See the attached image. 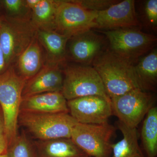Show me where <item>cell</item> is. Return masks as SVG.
Segmentation results:
<instances>
[{
  "label": "cell",
  "mask_w": 157,
  "mask_h": 157,
  "mask_svg": "<svg viewBox=\"0 0 157 157\" xmlns=\"http://www.w3.org/2000/svg\"><path fill=\"white\" fill-rule=\"evenodd\" d=\"M113 113L119 121L131 128H137L153 107L155 97L151 93L135 89L110 99Z\"/></svg>",
  "instance_id": "8"
},
{
  "label": "cell",
  "mask_w": 157,
  "mask_h": 157,
  "mask_svg": "<svg viewBox=\"0 0 157 157\" xmlns=\"http://www.w3.org/2000/svg\"><path fill=\"white\" fill-rule=\"evenodd\" d=\"M8 146L9 144L6 136L2 112L0 108V155L6 154Z\"/></svg>",
  "instance_id": "26"
},
{
  "label": "cell",
  "mask_w": 157,
  "mask_h": 157,
  "mask_svg": "<svg viewBox=\"0 0 157 157\" xmlns=\"http://www.w3.org/2000/svg\"><path fill=\"white\" fill-rule=\"evenodd\" d=\"M92 65L110 99L140 89L134 74V64L110 51H105Z\"/></svg>",
  "instance_id": "1"
},
{
  "label": "cell",
  "mask_w": 157,
  "mask_h": 157,
  "mask_svg": "<svg viewBox=\"0 0 157 157\" xmlns=\"http://www.w3.org/2000/svg\"><path fill=\"white\" fill-rule=\"evenodd\" d=\"M37 30L28 17H12L2 21L0 45L9 67L36 37Z\"/></svg>",
  "instance_id": "5"
},
{
  "label": "cell",
  "mask_w": 157,
  "mask_h": 157,
  "mask_svg": "<svg viewBox=\"0 0 157 157\" xmlns=\"http://www.w3.org/2000/svg\"><path fill=\"white\" fill-rule=\"evenodd\" d=\"M115 128L108 122L100 124L77 123L70 138L90 157H110L112 153L111 139Z\"/></svg>",
  "instance_id": "7"
},
{
  "label": "cell",
  "mask_w": 157,
  "mask_h": 157,
  "mask_svg": "<svg viewBox=\"0 0 157 157\" xmlns=\"http://www.w3.org/2000/svg\"><path fill=\"white\" fill-rule=\"evenodd\" d=\"M41 47L36 37L17 58V73L26 81L33 77L44 66Z\"/></svg>",
  "instance_id": "17"
},
{
  "label": "cell",
  "mask_w": 157,
  "mask_h": 157,
  "mask_svg": "<svg viewBox=\"0 0 157 157\" xmlns=\"http://www.w3.org/2000/svg\"><path fill=\"white\" fill-rule=\"evenodd\" d=\"M4 6L7 11L14 17H18V15L22 11L24 8H26L25 1L23 0H5L4 1Z\"/></svg>",
  "instance_id": "25"
},
{
  "label": "cell",
  "mask_w": 157,
  "mask_h": 157,
  "mask_svg": "<svg viewBox=\"0 0 157 157\" xmlns=\"http://www.w3.org/2000/svg\"><path fill=\"white\" fill-rule=\"evenodd\" d=\"M140 137L147 157L157 155V107L149 110L143 121Z\"/></svg>",
  "instance_id": "21"
},
{
  "label": "cell",
  "mask_w": 157,
  "mask_h": 157,
  "mask_svg": "<svg viewBox=\"0 0 157 157\" xmlns=\"http://www.w3.org/2000/svg\"><path fill=\"white\" fill-rule=\"evenodd\" d=\"M8 68L5 55L0 45V74L5 72Z\"/></svg>",
  "instance_id": "27"
},
{
  "label": "cell",
  "mask_w": 157,
  "mask_h": 157,
  "mask_svg": "<svg viewBox=\"0 0 157 157\" xmlns=\"http://www.w3.org/2000/svg\"><path fill=\"white\" fill-rule=\"evenodd\" d=\"M37 157H90L70 138L33 141Z\"/></svg>",
  "instance_id": "15"
},
{
  "label": "cell",
  "mask_w": 157,
  "mask_h": 157,
  "mask_svg": "<svg viewBox=\"0 0 157 157\" xmlns=\"http://www.w3.org/2000/svg\"><path fill=\"white\" fill-rule=\"evenodd\" d=\"M61 93L67 101L90 96H99L108 100L101 77L93 67L69 66L63 71Z\"/></svg>",
  "instance_id": "6"
},
{
  "label": "cell",
  "mask_w": 157,
  "mask_h": 157,
  "mask_svg": "<svg viewBox=\"0 0 157 157\" xmlns=\"http://www.w3.org/2000/svg\"><path fill=\"white\" fill-rule=\"evenodd\" d=\"M98 13L85 9L75 1H59L55 31L70 39L93 29Z\"/></svg>",
  "instance_id": "9"
},
{
  "label": "cell",
  "mask_w": 157,
  "mask_h": 157,
  "mask_svg": "<svg viewBox=\"0 0 157 157\" xmlns=\"http://www.w3.org/2000/svg\"><path fill=\"white\" fill-rule=\"evenodd\" d=\"M67 102L61 92L38 94L22 98L20 112L69 113Z\"/></svg>",
  "instance_id": "14"
},
{
  "label": "cell",
  "mask_w": 157,
  "mask_h": 157,
  "mask_svg": "<svg viewBox=\"0 0 157 157\" xmlns=\"http://www.w3.org/2000/svg\"><path fill=\"white\" fill-rule=\"evenodd\" d=\"M140 89L148 92L155 89L157 82V50L154 48L133 67Z\"/></svg>",
  "instance_id": "18"
},
{
  "label": "cell",
  "mask_w": 157,
  "mask_h": 157,
  "mask_svg": "<svg viewBox=\"0 0 157 157\" xmlns=\"http://www.w3.org/2000/svg\"><path fill=\"white\" fill-rule=\"evenodd\" d=\"M25 6L27 9L29 10H33L40 2V0H26Z\"/></svg>",
  "instance_id": "28"
},
{
  "label": "cell",
  "mask_w": 157,
  "mask_h": 157,
  "mask_svg": "<svg viewBox=\"0 0 157 157\" xmlns=\"http://www.w3.org/2000/svg\"><path fill=\"white\" fill-rule=\"evenodd\" d=\"M59 2V1L55 0H40L31 11V22L37 30H55Z\"/></svg>",
  "instance_id": "20"
},
{
  "label": "cell",
  "mask_w": 157,
  "mask_h": 157,
  "mask_svg": "<svg viewBox=\"0 0 157 157\" xmlns=\"http://www.w3.org/2000/svg\"><path fill=\"white\" fill-rule=\"evenodd\" d=\"M77 121L69 113H33L19 112L18 125L21 126L36 140L70 138Z\"/></svg>",
  "instance_id": "2"
},
{
  "label": "cell",
  "mask_w": 157,
  "mask_h": 157,
  "mask_svg": "<svg viewBox=\"0 0 157 157\" xmlns=\"http://www.w3.org/2000/svg\"><path fill=\"white\" fill-rule=\"evenodd\" d=\"M69 113L79 123L100 124L108 122L113 114L111 100L99 96L81 97L67 101Z\"/></svg>",
  "instance_id": "10"
},
{
  "label": "cell",
  "mask_w": 157,
  "mask_h": 157,
  "mask_svg": "<svg viewBox=\"0 0 157 157\" xmlns=\"http://www.w3.org/2000/svg\"><path fill=\"white\" fill-rule=\"evenodd\" d=\"M2 20H1V18H0V26H1V23H2Z\"/></svg>",
  "instance_id": "30"
},
{
  "label": "cell",
  "mask_w": 157,
  "mask_h": 157,
  "mask_svg": "<svg viewBox=\"0 0 157 157\" xmlns=\"http://www.w3.org/2000/svg\"><path fill=\"white\" fill-rule=\"evenodd\" d=\"M135 1L124 0L98 12L94 29L107 30L135 28L138 25Z\"/></svg>",
  "instance_id": "11"
},
{
  "label": "cell",
  "mask_w": 157,
  "mask_h": 157,
  "mask_svg": "<svg viewBox=\"0 0 157 157\" xmlns=\"http://www.w3.org/2000/svg\"><path fill=\"white\" fill-rule=\"evenodd\" d=\"M109 44L108 50L135 64L140 57L152 49L156 37L135 28L102 32Z\"/></svg>",
  "instance_id": "4"
},
{
  "label": "cell",
  "mask_w": 157,
  "mask_h": 157,
  "mask_svg": "<svg viewBox=\"0 0 157 157\" xmlns=\"http://www.w3.org/2000/svg\"><path fill=\"white\" fill-rule=\"evenodd\" d=\"M93 29L70 38L69 52L71 59L79 63L89 66L104 53L105 41Z\"/></svg>",
  "instance_id": "12"
},
{
  "label": "cell",
  "mask_w": 157,
  "mask_h": 157,
  "mask_svg": "<svg viewBox=\"0 0 157 157\" xmlns=\"http://www.w3.org/2000/svg\"><path fill=\"white\" fill-rule=\"evenodd\" d=\"M0 157H7V155L6 154L1 155Z\"/></svg>",
  "instance_id": "29"
},
{
  "label": "cell",
  "mask_w": 157,
  "mask_h": 157,
  "mask_svg": "<svg viewBox=\"0 0 157 157\" xmlns=\"http://www.w3.org/2000/svg\"><path fill=\"white\" fill-rule=\"evenodd\" d=\"M85 9L89 11L100 12L118 2L114 0H82L75 1Z\"/></svg>",
  "instance_id": "23"
},
{
  "label": "cell",
  "mask_w": 157,
  "mask_h": 157,
  "mask_svg": "<svg viewBox=\"0 0 157 157\" xmlns=\"http://www.w3.org/2000/svg\"><path fill=\"white\" fill-rule=\"evenodd\" d=\"M117 126L123 138L117 143L112 144V157H145L138 143L137 128L127 127L119 121Z\"/></svg>",
  "instance_id": "19"
},
{
  "label": "cell",
  "mask_w": 157,
  "mask_h": 157,
  "mask_svg": "<svg viewBox=\"0 0 157 157\" xmlns=\"http://www.w3.org/2000/svg\"><path fill=\"white\" fill-rule=\"evenodd\" d=\"M58 64L47 63L38 73L25 82L22 98L42 93L61 92L63 73Z\"/></svg>",
  "instance_id": "13"
},
{
  "label": "cell",
  "mask_w": 157,
  "mask_h": 157,
  "mask_svg": "<svg viewBox=\"0 0 157 157\" xmlns=\"http://www.w3.org/2000/svg\"><path fill=\"white\" fill-rule=\"evenodd\" d=\"M144 16L146 21L150 27L155 30L157 26V1L148 0L147 1L144 8Z\"/></svg>",
  "instance_id": "24"
},
{
  "label": "cell",
  "mask_w": 157,
  "mask_h": 157,
  "mask_svg": "<svg viewBox=\"0 0 157 157\" xmlns=\"http://www.w3.org/2000/svg\"><path fill=\"white\" fill-rule=\"evenodd\" d=\"M6 155L7 157H37L33 141L24 132L17 133L9 145Z\"/></svg>",
  "instance_id": "22"
},
{
  "label": "cell",
  "mask_w": 157,
  "mask_h": 157,
  "mask_svg": "<svg viewBox=\"0 0 157 157\" xmlns=\"http://www.w3.org/2000/svg\"><path fill=\"white\" fill-rule=\"evenodd\" d=\"M37 39L47 53L48 63L60 65L67 56V45L70 38L55 31L37 30Z\"/></svg>",
  "instance_id": "16"
},
{
  "label": "cell",
  "mask_w": 157,
  "mask_h": 157,
  "mask_svg": "<svg viewBox=\"0 0 157 157\" xmlns=\"http://www.w3.org/2000/svg\"><path fill=\"white\" fill-rule=\"evenodd\" d=\"M26 82L12 67L0 74V108L9 145L18 133V117Z\"/></svg>",
  "instance_id": "3"
}]
</instances>
